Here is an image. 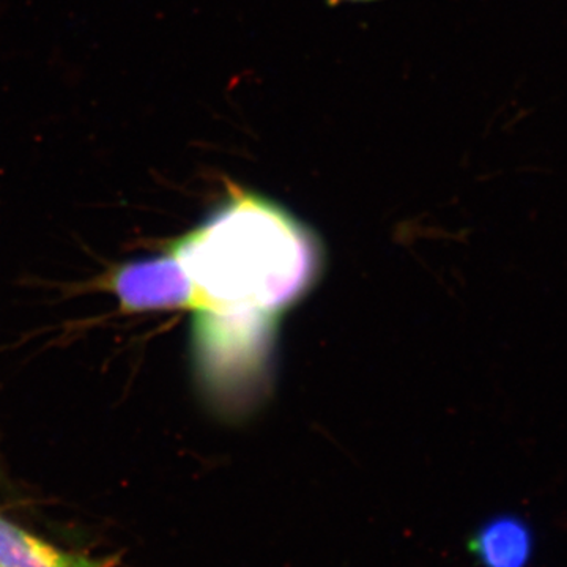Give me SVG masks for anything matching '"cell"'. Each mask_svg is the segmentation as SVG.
<instances>
[{"instance_id":"cell-5","label":"cell","mask_w":567,"mask_h":567,"mask_svg":"<svg viewBox=\"0 0 567 567\" xmlns=\"http://www.w3.org/2000/svg\"><path fill=\"white\" fill-rule=\"evenodd\" d=\"M0 567H100L66 555L0 517Z\"/></svg>"},{"instance_id":"cell-4","label":"cell","mask_w":567,"mask_h":567,"mask_svg":"<svg viewBox=\"0 0 567 567\" xmlns=\"http://www.w3.org/2000/svg\"><path fill=\"white\" fill-rule=\"evenodd\" d=\"M536 547L535 528L516 513L486 518L468 539L470 554L480 567H529Z\"/></svg>"},{"instance_id":"cell-3","label":"cell","mask_w":567,"mask_h":567,"mask_svg":"<svg viewBox=\"0 0 567 567\" xmlns=\"http://www.w3.org/2000/svg\"><path fill=\"white\" fill-rule=\"evenodd\" d=\"M107 287L126 315L203 309L199 290L174 251L122 265L107 279Z\"/></svg>"},{"instance_id":"cell-1","label":"cell","mask_w":567,"mask_h":567,"mask_svg":"<svg viewBox=\"0 0 567 567\" xmlns=\"http://www.w3.org/2000/svg\"><path fill=\"white\" fill-rule=\"evenodd\" d=\"M173 251L199 290L203 309L215 311L281 317L315 289L324 267L323 246L308 224L241 186L229 188Z\"/></svg>"},{"instance_id":"cell-6","label":"cell","mask_w":567,"mask_h":567,"mask_svg":"<svg viewBox=\"0 0 567 567\" xmlns=\"http://www.w3.org/2000/svg\"><path fill=\"white\" fill-rule=\"evenodd\" d=\"M330 3H341V2H374V0H328Z\"/></svg>"},{"instance_id":"cell-2","label":"cell","mask_w":567,"mask_h":567,"mask_svg":"<svg viewBox=\"0 0 567 567\" xmlns=\"http://www.w3.org/2000/svg\"><path fill=\"white\" fill-rule=\"evenodd\" d=\"M279 317L196 311V344L205 380L221 394L246 399L262 390L275 353Z\"/></svg>"}]
</instances>
